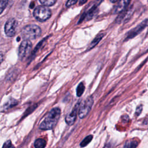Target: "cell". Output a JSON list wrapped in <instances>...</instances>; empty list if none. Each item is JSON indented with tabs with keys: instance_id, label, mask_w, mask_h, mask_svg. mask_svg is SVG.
Here are the masks:
<instances>
[{
	"instance_id": "obj_1",
	"label": "cell",
	"mask_w": 148,
	"mask_h": 148,
	"mask_svg": "<svg viewBox=\"0 0 148 148\" xmlns=\"http://www.w3.org/2000/svg\"><path fill=\"white\" fill-rule=\"evenodd\" d=\"M61 115V110L59 108H54L47 114L39 125V128L42 130L53 129L57 124Z\"/></svg>"
},
{
	"instance_id": "obj_2",
	"label": "cell",
	"mask_w": 148,
	"mask_h": 148,
	"mask_svg": "<svg viewBox=\"0 0 148 148\" xmlns=\"http://www.w3.org/2000/svg\"><path fill=\"white\" fill-rule=\"evenodd\" d=\"M40 28L35 24H29L25 26L21 30V35L23 39L34 40L41 35Z\"/></svg>"
},
{
	"instance_id": "obj_3",
	"label": "cell",
	"mask_w": 148,
	"mask_h": 148,
	"mask_svg": "<svg viewBox=\"0 0 148 148\" xmlns=\"http://www.w3.org/2000/svg\"><path fill=\"white\" fill-rule=\"evenodd\" d=\"M33 14L34 16L38 21L43 22L46 21L50 17L51 12L46 6H39L35 9Z\"/></svg>"
},
{
	"instance_id": "obj_4",
	"label": "cell",
	"mask_w": 148,
	"mask_h": 148,
	"mask_svg": "<svg viewBox=\"0 0 148 148\" xmlns=\"http://www.w3.org/2000/svg\"><path fill=\"white\" fill-rule=\"evenodd\" d=\"M94 103V99L92 96H90L86 98L82 104H80L79 111L78 116L79 118L83 119L87 116L91 109L92 105Z\"/></svg>"
},
{
	"instance_id": "obj_5",
	"label": "cell",
	"mask_w": 148,
	"mask_h": 148,
	"mask_svg": "<svg viewBox=\"0 0 148 148\" xmlns=\"http://www.w3.org/2000/svg\"><path fill=\"white\" fill-rule=\"evenodd\" d=\"M32 47V45L31 42L29 40L24 39L18 48V57L21 60L25 58L31 51Z\"/></svg>"
},
{
	"instance_id": "obj_6",
	"label": "cell",
	"mask_w": 148,
	"mask_h": 148,
	"mask_svg": "<svg viewBox=\"0 0 148 148\" xmlns=\"http://www.w3.org/2000/svg\"><path fill=\"white\" fill-rule=\"evenodd\" d=\"M17 24V21L14 18L9 19L5 25L4 29L6 35L9 37L13 36L16 34Z\"/></svg>"
},
{
	"instance_id": "obj_7",
	"label": "cell",
	"mask_w": 148,
	"mask_h": 148,
	"mask_svg": "<svg viewBox=\"0 0 148 148\" xmlns=\"http://www.w3.org/2000/svg\"><path fill=\"white\" fill-rule=\"evenodd\" d=\"M80 105V103L77 102L76 103L73 108L72 109V111L66 115L65 117V120L66 123L69 125H72L73 124L75 123L76 117H77V114H78V111H79V108Z\"/></svg>"
},
{
	"instance_id": "obj_8",
	"label": "cell",
	"mask_w": 148,
	"mask_h": 148,
	"mask_svg": "<svg viewBox=\"0 0 148 148\" xmlns=\"http://www.w3.org/2000/svg\"><path fill=\"white\" fill-rule=\"evenodd\" d=\"M148 25V19L145 20L143 21L140 24H139L138 26H137L135 28L132 29L131 31L129 32L128 35L127 36V39L134 38L136 35H137L138 33H139L142 29H144V28Z\"/></svg>"
},
{
	"instance_id": "obj_9",
	"label": "cell",
	"mask_w": 148,
	"mask_h": 148,
	"mask_svg": "<svg viewBox=\"0 0 148 148\" xmlns=\"http://www.w3.org/2000/svg\"><path fill=\"white\" fill-rule=\"evenodd\" d=\"M131 0H120L118 3L115 6L113 13H119L123 12L129 5Z\"/></svg>"
},
{
	"instance_id": "obj_10",
	"label": "cell",
	"mask_w": 148,
	"mask_h": 148,
	"mask_svg": "<svg viewBox=\"0 0 148 148\" xmlns=\"http://www.w3.org/2000/svg\"><path fill=\"white\" fill-rule=\"evenodd\" d=\"M104 34H99V35H98L92 40V42L90 43V44L89 45L88 47V50H91V49L94 48L97 44H98V43L100 42V40L102 39L103 36Z\"/></svg>"
},
{
	"instance_id": "obj_11",
	"label": "cell",
	"mask_w": 148,
	"mask_h": 148,
	"mask_svg": "<svg viewBox=\"0 0 148 148\" xmlns=\"http://www.w3.org/2000/svg\"><path fill=\"white\" fill-rule=\"evenodd\" d=\"M18 103L17 101H16L14 99L11 98L3 106L4 110H8L14 106H16Z\"/></svg>"
},
{
	"instance_id": "obj_12",
	"label": "cell",
	"mask_w": 148,
	"mask_h": 148,
	"mask_svg": "<svg viewBox=\"0 0 148 148\" xmlns=\"http://www.w3.org/2000/svg\"><path fill=\"white\" fill-rule=\"evenodd\" d=\"M46 142L44 139L39 138L37 139L34 142V146L36 148H43L46 146Z\"/></svg>"
},
{
	"instance_id": "obj_13",
	"label": "cell",
	"mask_w": 148,
	"mask_h": 148,
	"mask_svg": "<svg viewBox=\"0 0 148 148\" xmlns=\"http://www.w3.org/2000/svg\"><path fill=\"white\" fill-rule=\"evenodd\" d=\"M85 90V86L83 82L79 83L76 88V95L78 97H80L82 95Z\"/></svg>"
},
{
	"instance_id": "obj_14",
	"label": "cell",
	"mask_w": 148,
	"mask_h": 148,
	"mask_svg": "<svg viewBox=\"0 0 148 148\" xmlns=\"http://www.w3.org/2000/svg\"><path fill=\"white\" fill-rule=\"evenodd\" d=\"M92 135H88L86 137H85L84 138V139L80 143V146L81 147H84L86 146H87L92 140Z\"/></svg>"
},
{
	"instance_id": "obj_15",
	"label": "cell",
	"mask_w": 148,
	"mask_h": 148,
	"mask_svg": "<svg viewBox=\"0 0 148 148\" xmlns=\"http://www.w3.org/2000/svg\"><path fill=\"white\" fill-rule=\"evenodd\" d=\"M57 0H39L40 2L44 6H50L53 5Z\"/></svg>"
},
{
	"instance_id": "obj_16",
	"label": "cell",
	"mask_w": 148,
	"mask_h": 148,
	"mask_svg": "<svg viewBox=\"0 0 148 148\" xmlns=\"http://www.w3.org/2000/svg\"><path fill=\"white\" fill-rule=\"evenodd\" d=\"M46 39H47V38H44L42 40H41L40 42H39V43L36 46L35 48V49H34V50L32 51V53H31V57H32V56H34V55L35 54V53L37 52V51H38V50L40 49V47L42 46V45L43 44L45 40Z\"/></svg>"
},
{
	"instance_id": "obj_17",
	"label": "cell",
	"mask_w": 148,
	"mask_h": 148,
	"mask_svg": "<svg viewBox=\"0 0 148 148\" xmlns=\"http://www.w3.org/2000/svg\"><path fill=\"white\" fill-rule=\"evenodd\" d=\"M137 142L134 140L128 141L125 143L124 147H135L137 146Z\"/></svg>"
},
{
	"instance_id": "obj_18",
	"label": "cell",
	"mask_w": 148,
	"mask_h": 148,
	"mask_svg": "<svg viewBox=\"0 0 148 148\" xmlns=\"http://www.w3.org/2000/svg\"><path fill=\"white\" fill-rule=\"evenodd\" d=\"M8 0H1V3H0L1 13H2L3 10L6 8V6L8 5Z\"/></svg>"
},
{
	"instance_id": "obj_19",
	"label": "cell",
	"mask_w": 148,
	"mask_h": 148,
	"mask_svg": "<svg viewBox=\"0 0 148 148\" xmlns=\"http://www.w3.org/2000/svg\"><path fill=\"white\" fill-rule=\"evenodd\" d=\"M13 147L12 144V142L10 140H7L6 142H5L3 145V147H6V148H10V147Z\"/></svg>"
},
{
	"instance_id": "obj_20",
	"label": "cell",
	"mask_w": 148,
	"mask_h": 148,
	"mask_svg": "<svg viewBox=\"0 0 148 148\" xmlns=\"http://www.w3.org/2000/svg\"><path fill=\"white\" fill-rule=\"evenodd\" d=\"M77 0H68L66 2V6L67 7H69V6L75 4L77 2Z\"/></svg>"
},
{
	"instance_id": "obj_21",
	"label": "cell",
	"mask_w": 148,
	"mask_h": 148,
	"mask_svg": "<svg viewBox=\"0 0 148 148\" xmlns=\"http://www.w3.org/2000/svg\"><path fill=\"white\" fill-rule=\"evenodd\" d=\"M87 0H80V4L82 5V4H83V3H84L85 2H87Z\"/></svg>"
},
{
	"instance_id": "obj_22",
	"label": "cell",
	"mask_w": 148,
	"mask_h": 148,
	"mask_svg": "<svg viewBox=\"0 0 148 148\" xmlns=\"http://www.w3.org/2000/svg\"><path fill=\"white\" fill-rule=\"evenodd\" d=\"M117 1H118V0H110V2H113V3L116 2Z\"/></svg>"
},
{
	"instance_id": "obj_23",
	"label": "cell",
	"mask_w": 148,
	"mask_h": 148,
	"mask_svg": "<svg viewBox=\"0 0 148 148\" xmlns=\"http://www.w3.org/2000/svg\"><path fill=\"white\" fill-rule=\"evenodd\" d=\"M1 62H2V61H3V55H2V54H1Z\"/></svg>"
},
{
	"instance_id": "obj_24",
	"label": "cell",
	"mask_w": 148,
	"mask_h": 148,
	"mask_svg": "<svg viewBox=\"0 0 148 148\" xmlns=\"http://www.w3.org/2000/svg\"><path fill=\"white\" fill-rule=\"evenodd\" d=\"M20 40V38H17V41H19Z\"/></svg>"
}]
</instances>
